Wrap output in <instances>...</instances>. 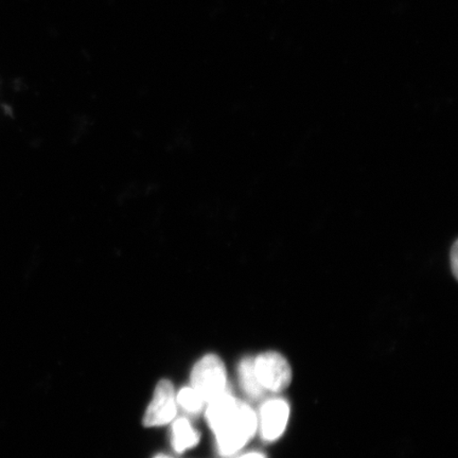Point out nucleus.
Listing matches in <instances>:
<instances>
[{
  "label": "nucleus",
  "instance_id": "nucleus-1",
  "mask_svg": "<svg viewBox=\"0 0 458 458\" xmlns=\"http://www.w3.org/2000/svg\"><path fill=\"white\" fill-rule=\"evenodd\" d=\"M257 428L256 411L250 405L239 401L237 408L214 431L220 454H236L255 437Z\"/></svg>",
  "mask_w": 458,
  "mask_h": 458
},
{
  "label": "nucleus",
  "instance_id": "nucleus-2",
  "mask_svg": "<svg viewBox=\"0 0 458 458\" xmlns=\"http://www.w3.org/2000/svg\"><path fill=\"white\" fill-rule=\"evenodd\" d=\"M191 386L205 403H210L227 391V376L225 363L215 354H208L194 365Z\"/></svg>",
  "mask_w": 458,
  "mask_h": 458
},
{
  "label": "nucleus",
  "instance_id": "nucleus-3",
  "mask_svg": "<svg viewBox=\"0 0 458 458\" xmlns=\"http://www.w3.org/2000/svg\"><path fill=\"white\" fill-rule=\"evenodd\" d=\"M254 368L263 392L280 393L290 386L291 366L282 354L275 352H263L254 358Z\"/></svg>",
  "mask_w": 458,
  "mask_h": 458
},
{
  "label": "nucleus",
  "instance_id": "nucleus-4",
  "mask_svg": "<svg viewBox=\"0 0 458 458\" xmlns=\"http://www.w3.org/2000/svg\"><path fill=\"white\" fill-rule=\"evenodd\" d=\"M290 420V405L284 399L274 398L262 404L257 416L260 437L267 443L276 442L283 437Z\"/></svg>",
  "mask_w": 458,
  "mask_h": 458
},
{
  "label": "nucleus",
  "instance_id": "nucleus-5",
  "mask_svg": "<svg viewBox=\"0 0 458 458\" xmlns=\"http://www.w3.org/2000/svg\"><path fill=\"white\" fill-rule=\"evenodd\" d=\"M177 411L176 394L172 383L160 381L154 392L153 400L143 418L146 427H162L174 421Z\"/></svg>",
  "mask_w": 458,
  "mask_h": 458
},
{
  "label": "nucleus",
  "instance_id": "nucleus-6",
  "mask_svg": "<svg viewBox=\"0 0 458 458\" xmlns=\"http://www.w3.org/2000/svg\"><path fill=\"white\" fill-rule=\"evenodd\" d=\"M199 442V434L186 418H180L172 428V445L176 452L182 454L192 449Z\"/></svg>",
  "mask_w": 458,
  "mask_h": 458
},
{
  "label": "nucleus",
  "instance_id": "nucleus-7",
  "mask_svg": "<svg viewBox=\"0 0 458 458\" xmlns=\"http://www.w3.org/2000/svg\"><path fill=\"white\" fill-rule=\"evenodd\" d=\"M239 380L246 396L251 399H259L263 396L262 387L257 380L254 358H244L239 364Z\"/></svg>",
  "mask_w": 458,
  "mask_h": 458
},
{
  "label": "nucleus",
  "instance_id": "nucleus-8",
  "mask_svg": "<svg viewBox=\"0 0 458 458\" xmlns=\"http://www.w3.org/2000/svg\"><path fill=\"white\" fill-rule=\"evenodd\" d=\"M176 403L189 414H199L206 403L192 386L182 388L177 394Z\"/></svg>",
  "mask_w": 458,
  "mask_h": 458
},
{
  "label": "nucleus",
  "instance_id": "nucleus-9",
  "mask_svg": "<svg viewBox=\"0 0 458 458\" xmlns=\"http://www.w3.org/2000/svg\"><path fill=\"white\" fill-rule=\"evenodd\" d=\"M238 458H267L260 452H250V454H243Z\"/></svg>",
  "mask_w": 458,
  "mask_h": 458
},
{
  "label": "nucleus",
  "instance_id": "nucleus-10",
  "mask_svg": "<svg viewBox=\"0 0 458 458\" xmlns=\"http://www.w3.org/2000/svg\"><path fill=\"white\" fill-rule=\"evenodd\" d=\"M154 458H171V457L165 456V455H158V456L154 457Z\"/></svg>",
  "mask_w": 458,
  "mask_h": 458
}]
</instances>
